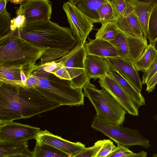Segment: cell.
Instances as JSON below:
<instances>
[{
  "label": "cell",
  "instance_id": "26",
  "mask_svg": "<svg viewBox=\"0 0 157 157\" xmlns=\"http://www.w3.org/2000/svg\"><path fill=\"white\" fill-rule=\"evenodd\" d=\"M147 38L150 44H155L157 42V7L154 8L150 17Z\"/></svg>",
  "mask_w": 157,
  "mask_h": 157
},
{
  "label": "cell",
  "instance_id": "4",
  "mask_svg": "<svg viewBox=\"0 0 157 157\" xmlns=\"http://www.w3.org/2000/svg\"><path fill=\"white\" fill-rule=\"evenodd\" d=\"M46 49L25 40L16 30L0 37V66L24 67L34 66Z\"/></svg>",
  "mask_w": 157,
  "mask_h": 157
},
{
  "label": "cell",
  "instance_id": "5",
  "mask_svg": "<svg viewBox=\"0 0 157 157\" xmlns=\"http://www.w3.org/2000/svg\"><path fill=\"white\" fill-rule=\"evenodd\" d=\"M84 97L87 98L94 106L97 115L109 122L122 125L126 111L105 89H99L88 81L82 88Z\"/></svg>",
  "mask_w": 157,
  "mask_h": 157
},
{
  "label": "cell",
  "instance_id": "12",
  "mask_svg": "<svg viewBox=\"0 0 157 157\" xmlns=\"http://www.w3.org/2000/svg\"><path fill=\"white\" fill-rule=\"evenodd\" d=\"M36 144H47L52 146L72 157L85 148L80 142H73L54 135L47 130H40L34 137Z\"/></svg>",
  "mask_w": 157,
  "mask_h": 157
},
{
  "label": "cell",
  "instance_id": "43",
  "mask_svg": "<svg viewBox=\"0 0 157 157\" xmlns=\"http://www.w3.org/2000/svg\"><path fill=\"white\" fill-rule=\"evenodd\" d=\"M22 157V156H19V157Z\"/></svg>",
  "mask_w": 157,
  "mask_h": 157
},
{
  "label": "cell",
  "instance_id": "35",
  "mask_svg": "<svg viewBox=\"0 0 157 157\" xmlns=\"http://www.w3.org/2000/svg\"><path fill=\"white\" fill-rule=\"evenodd\" d=\"M26 19L24 16L17 15L11 19L10 22V30L11 32L14 31L16 29L23 28L26 26Z\"/></svg>",
  "mask_w": 157,
  "mask_h": 157
},
{
  "label": "cell",
  "instance_id": "10",
  "mask_svg": "<svg viewBox=\"0 0 157 157\" xmlns=\"http://www.w3.org/2000/svg\"><path fill=\"white\" fill-rule=\"evenodd\" d=\"M52 3L48 0H23L16 13L25 16L27 25L50 20Z\"/></svg>",
  "mask_w": 157,
  "mask_h": 157
},
{
  "label": "cell",
  "instance_id": "37",
  "mask_svg": "<svg viewBox=\"0 0 157 157\" xmlns=\"http://www.w3.org/2000/svg\"><path fill=\"white\" fill-rule=\"evenodd\" d=\"M157 84V71L148 81L146 84V91L148 93L152 92Z\"/></svg>",
  "mask_w": 157,
  "mask_h": 157
},
{
  "label": "cell",
  "instance_id": "2",
  "mask_svg": "<svg viewBox=\"0 0 157 157\" xmlns=\"http://www.w3.org/2000/svg\"><path fill=\"white\" fill-rule=\"evenodd\" d=\"M50 63L36 64L27 78L26 85L33 86L60 106L83 105L82 88H75L70 82L62 79L49 71Z\"/></svg>",
  "mask_w": 157,
  "mask_h": 157
},
{
  "label": "cell",
  "instance_id": "1",
  "mask_svg": "<svg viewBox=\"0 0 157 157\" xmlns=\"http://www.w3.org/2000/svg\"><path fill=\"white\" fill-rule=\"evenodd\" d=\"M60 106L33 86L0 81V124L30 118Z\"/></svg>",
  "mask_w": 157,
  "mask_h": 157
},
{
  "label": "cell",
  "instance_id": "38",
  "mask_svg": "<svg viewBox=\"0 0 157 157\" xmlns=\"http://www.w3.org/2000/svg\"><path fill=\"white\" fill-rule=\"evenodd\" d=\"M147 153L144 151H142L138 153H134L133 154L126 157H147Z\"/></svg>",
  "mask_w": 157,
  "mask_h": 157
},
{
  "label": "cell",
  "instance_id": "28",
  "mask_svg": "<svg viewBox=\"0 0 157 157\" xmlns=\"http://www.w3.org/2000/svg\"><path fill=\"white\" fill-rule=\"evenodd\" d=\"M106 140H99L92 146L85 147L72 157H94L103 146Z\"/></svg>",
  "mask_w": 157,
  "mask_h": 157
},
{
  "label": "cell",
  "instance_id": "16",
  "mask_svg": "<svg viewBox=\"0 0 157 157\" xmlns=\"http://www.w3.org/2000/svg\"><path fill=\"white\" fill-rule=\"evenodd\" d=\"M84 46L87 55L106 58L119 57L114 45L106 40L95 38L85 44Z\"/></svg>",
  "mask_w": 157,
  "mask_h": 157
},
{
  "label": "cell",
  "instance_id": "13",
  "mask_svg": "<svg viewBox=\"0 0 157 157\" xmlns=\"http://www.w3.org/2000/svg\"><path fill=\"white\" fill-rule=\"evenodd\" d=\"M100 86L107 90L119 104L130 115L138 116V107L128 95L110 76L99 79Z\"/></svg>",
  "mask_w": 157,
  "mask_h": 157
},
{
  "label": "cell",
  "instance_id": "33",
  "mask_svg": "<svg viewBox=\"0 0 157 157\" xmlns=\"http://www.w3.org/2000/svg\"><path fill=\"white\" fill-rule=\"evenodd\" d=\"M157 71V52L152 63L144 72L142 76V85L146 84L148 81Z\"/></svg>",
  "mask_w": 157,
  "mask_h": 157
},
{
  "label": "cell",
  "instance_id": "23",
  "mask_svg": "<svg viewBox=\"0 0 157 157\" xmlns=\"http://www.w3.org/2000/svg\"><path fill=\"white\" fill-rule=\"evenodd\" d=\"M101 24V27L95 34V38L109 42L115 40L120 31L117 20L113 19Z\"/></svg>",
  "mask_w": 157,
  "mask_h": 157
},
{
  "label": "cell",
  "instance_id": "42",
  "mask_svg": "<svg viewBox=\"0 0 157 157\" xmlns=\"http://www.w3.org/2000/svg\"><path fill=\"white\" fill-rule=\"evenodd\" d=\"M152 157H157V153L154 154Z\"/></svg>",
  "mask_w": 157,
  "mask_h": 157
},
{
  "label": "cell",
  "instance_id": "39",
  "mask_svg": "<svg viewBox=\"0 0 157 157\" xmlns=\"http://www.w3.org/2000/svg\"><path fill=\"white\" fill-rule=\"evenodd\" d=\"M8 2L6 0H0V13L6 9V6Z\"/></svg>",
  "mask_w": 157,
  "mask_h": 157
},
{
  "label": "cell",
  "instance_id": "31",
  "mask_svg": "<svg viewBox=\"0 0 157 157\" xmlns=\"http://www.w3.org/2000/svg\"><path fill=\"white\" fill-rule=\"evenodd\" d=\"M112 8L114 19L122 16L127 6L126 0H108Z\"/></svg>",
  "mask_w": 157,
  "mask_h": 157
},
{
  "label": "cell",
  "instance_id": "29",
  "mask_svg": "<svg viewBox=\"0 0 157 157\" xmlns=\"http://www.w3.org/2000/svg\"><path fill=\"white\" fill-rule=\"evenodd\" d=\"M66 54L61 51L47 48L40 58L39 64H44L54 61Z\"/></svg>",
  "mask_w": 157,
  "mask_h": 157
},
{
  "label": "cell",
  "instance_id": "34",
  "mask_svg": "<svg viewBox=\"0 0 157 157\" xmlns=\"http://www.w3.org/2000/svg\"><path fill=\"white\" fill-rule=\"evenodd\" d=\"M55 61L57 63V65L50 72L62 79L67 80L70 82L71 80V77L65 67L60 63Z\"/></svg>",
  "mask_w": 157,
  "mask_h": 157
},
{
  "label": "cell",
  "instance_id": "36",
  "mask_svg": "<svg viewBox=\"0 0 157 157\" xmlns=\"http://www.w3.org/2000/svg\"><path fill=\"white\" fill-rule=\"evenodd\" d=\"M117 147L107 157H126L135 153L126 147L117 145Z\"/></svg>",
  "mask_w": 157,
  "mask_h": 157
},
{
  "label": "cell",
  "instance_id": "6",
  "mask_svg": "<svg viewBox=\"0 0 157 157\" xmlns=\"http://www.w3.org/2000/svg\"><path fill=\"white\" fill-rule=\"evenodd\" d=\"M91 127L108 137L117 145L125 147L139 145L146 148L150 146L149 141L143 137L138 130L111 124L97 115L93 119Z\"/></svg>",
  "mask_w": 157,
  "mask_h": 157
},
{
  "label": "cell",
  "instance_id": "20",
  "mask_svg": "<svg viewBox=\"0 0 157 157\" xmlns=\"http://www.w3.org/2000/svg\"><path fill=\"white\" fill-rule=\"evenodd\" d=\"M117 21L120 31L132 35L147 42V40L144 37L140 23L134 11L126 16H121Z\"/></svg>",
  "mask_w": 157,
  "mask_h": 157
},
{
  "label": "cell",
  "instance_id": "9",
  "mask_svg": "<svg viewBox=\"0 0 157 157\" xmlns=\"http://www.w3.org/2000/svg\"><path fill=\"white\" fill-rule=\"evenodd\" d=\"M119 56L133 63L142 55L148 44L137 37L121 31L116 39L109 41Z\"/></svg>",
  "mask_w": 157,
  "mask_h": 157
},
{
  "label": "cell",
  "instance_id": "30",
  "mask_svg": "<svg viewBox=\"0 0 157 157\" xmlns=\"http://www.w3.org/2000/svg\"><path fill=\"white\" fill-rule=\"evenodd\" d=\"M100 23L114 19L112 7L108 0L103 3L98 10Z\"/></svg>",
  "mask_w": 157,
  "mask_h": 157
},
{
  "label": "cell",
  "instance_id": "25",
  "mask_svg": "<svg viewBox=\"0 0 157 157\" xmlns=\"http://www.w3.org/2000/svg\"><path fill=\"white\" fill-rule=\"evenodd\" d=\"M32 157H71L62 151L47 144H36Z\"/></svg>",
  "mask_w": 157,
  "mask_h": 157
},
{
  "label": "cell",
  "instance_id": "17",
  "mask_svg": "<svg viewBox=\"0 0 157 157\" xmlns=\"http://www.w3.org/2000/svg\"><path fill=\"white\" fill-rule=\"evenodd\" d=\"M132 6L140 25L144 38L147 35L148 21L151 13L155 7L144 0H126Z\"/></svg>",
  "mask_w": 157,
  "mask_h": 157
},
{
  "label": "cell",
  "instance_id": "8",
  "mask_svg": "<svg viewBox=\"0 0 157 157\" xmlns=\"http://www.w3.org/2000/svg\"><path fill=\"white\" fill-rule=\"evenodd\" d=\"M78 0H70L64 2L63 9L67 16L73 36L83 45L93 29V23L77 8Z\"/></svg>",
  "mask_w": 157,
  "mask_h": 157
},
{
  "label": "cell",
  "instance_id": "19",
  "mask_svg": "<svg viewBox=\"0 0 157 157\" xmlns=\"http://www.w3.org/2000/svg\"><path fill=\"white\" fill-rule=\"evenodd\" d=\"M28 141L0 142V157H32Z\"/></svg>",
  "mask_w": 157,
  "mask_h": 157
},
{
  "label": "cell",
  "instance_id": "22",
  "mask_svg": "<svg viewBox=\"0 0 157 157\" xmlns=\"http://www.w3.org/2000/svg\"><path fill=\"white\" fill-rule=\"evenodd\" d=\"M24 72L29 75V68L0 66V81L7 83L23 84L21 77Z\"/></svg>",
  "mask_w": 157,
  "mask_h": 157
},
{
  "label": "cell",
  "instance_id": "40",
  "mask_svg": "<svg viewBox=\"0 0 157 157\" xmlns=\"http://www.w3.org/2000/svg\"><path fill=\"white\" fill-rule=\"evenodd\" d=\"M146 2H149L153 5L155 7H157V0H144Z\"/></svg>",
  "mask_w": 157,
  "mask_h": 157
},
{
  "label": "cell",
  "instance_id": "14",
  "mask_svg": "<svg viewBox=\"0 0 157 157\" xmlns=\"http://www.w3.org/2000/svg\"><path fill=\"white\" fill-rule=\"evenodd\" d=\"M107 58L112 67L134 88L141 91L142 81L133 62L120 57Z\"/></svg>",
  "mask_w": 157,
  "mask_h": 157
},
{
  "label": "cell",
  "instance_id": "27",
  "mask_svg": "<svg viewBox=\"0 0 157 157\" xmlns=\"http://www.w3.org/2000/svg\"><path fill=\"white\" fill-rule=\"evenodd\" d=\"M10 14L6 9L0 13V37L5 36L11 32Z\"/></svg>",
  "mask_w": 157,
  "mask_h": 157
},
{
  "label": "cell",
  "instance_id": "41",
  "mask_svg": "<svg viewBox=\"0 0 157 157\" xmlns=\"http://www.w3.org/2000/svg\"><path fill=\"white\" fill-rule=\"evenodd\" d=\"M154 120H155L157 121V112L155 114V115L154 116Z\"/></svg>",
  "mask_w": 157,
  "mask_h": 157
},
{
  "label": "cell",
  "instance_id": "24",
  "mask_svg": "<svg viewBox=\"0 0 157 157\" xmlns=\"http://www.w3.org/2000/svg\"><path fill=\"white\" fill-rule=\"evenodd\" d=\"M155 45L148 44L141 56L133 63L138 71L144 72L152 63L157 52Z\"/></svg>",
  "mask_w": 157,
  "mask_h": 157
},
{
  "label": "cell",
  "instance_id": "7",
  "mask_svg": "<svg viewBox=\"0 0 157 157\" xmlns=\"http://www.w3.org/2000/svg\"><path fill=\"white\" fill-rule=\"evenodd\" d=\"M84 46L80 43L61 57L55 61L63 64L66 69L75 88H83L89 80L84 71V61L87 56Z\"/></svg>",
  "mask_w": 157,
  "mask_h": 157
},
{
  "label": "cell",
  "instance_id": "3",
  "mask_svg": "<svg viewBox=\"0 0 157 157\" xmlns=\"http://www.w3.org/2000/svg\"><path fill=\"white\" fill-rule=\"evenodd\" d=\"M16 30L22 38L36 45L66 53L78 43L71 28L61 26L50 20L27 25Z\"/></svg>",
  "mask_w": 157,
  "mask_h": 157
},
{
  "label": "cell",
  "instance_id": "32",
  "mask_svg": "<svg viewBox=\"0 0 157 157\" xmlns=\"http://www.w3.org/2000/svg\"><path fill=\"white\" fill-rule=\"evenodd\" d=\"M117 147L111 140H106L103 146L94 157H107Z\"/></svg>",
  "mask_w": 157,
  "mask_h": 157
},
{
  "label": "cell",
  "instance_id": "18",
  "mask_svg": "<svg viewBox=\"0 0 157 157\" xmlns=\"http://www.w3.org/2000/svg\"><path fill=\"white\" fill-rule=\"evenodd\" d=\"M108 75L115 80L138 107L145 105L144 98L140 92L134 88L111 66Z\"/></svg>",
  "mask_w": 157,
  "mask_h": 157
},
{
  "label": "cell",
  "instance_id": "11",
  "mask_svg": "<svg viewBox=\"0 0 157 157\" xmlns=\"http://www.w3.org/2000/svg\"><path fill=\"white\" fill-rule=\"evenodd\" d=\"M40 130L39 128L13 121L0 124V142L28 141Z\"/></svg>",
  "mask_w": 157,
  "mask_h": 157
},
{
  "label": "cell",
  "instance_id": "15",
  "mask_svg": "<svg viewBox=\"0 0 157 157\" xmlns=\"http://www.w3.org/2000/svg\"><path fill=\"white\" fill-rule=\"evenodd\" d=\"M111 65L106 58L87 55L84 61L85 73L90 80L102 78L109 72Z\"/></svg>",
  "mask_w": 157,
  "mask_h": 157
},
{
  "label": "cell",
  "instance_id": "21",
  "mask_svg": "<svg viewBox=\"0 0 157 157\" xmlns=\"http://www.w3.org/2000/svg\"><path fill=\"white\" fill-rule=\"evenodd\" d=\"M107 0H78L76 5L93 24L100 23L99 9Z\"/></svg>",
  "mask_w": 157,
  "mask_h": 157
}]
</instances>
